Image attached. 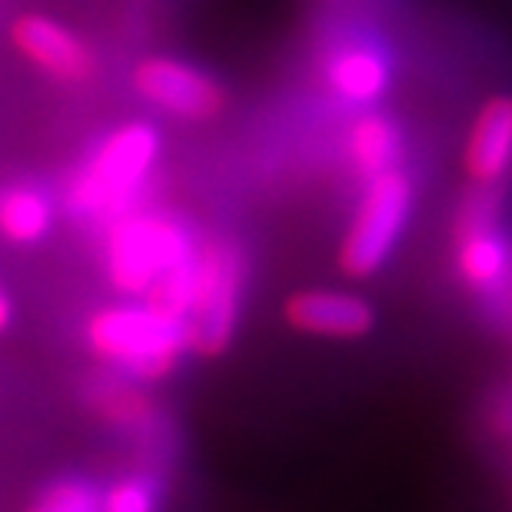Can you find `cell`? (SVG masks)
Segmentation results:
<instances>
[{"mask_svg":"<svg viewBox=\"0 0 512 512\" xmlns=\"http://www.w3.org/2000/svg\"><path fill=\"white\" fill-rule=\"evenodd\" d=\"M10 320H14V300H10V293L0 286V336L10 330Z\"/></svg>","mask_w":512,"mask_h":512,"instance_id":"e0dca14e","label":"cell"},{"mask_svg":"<svg viewBox=\"0 0 512 512\" xmlns=\"http://www.w3.org/2000/svg\"><path fill=\"white\" fill-rule=\"evenodd\" d=\"M84 346L127 380H163L190 353L187 320L143 300L97 306L84 320Z\"/></svg>","mask_w":512,"mask_h":512,"instance_id":"7a4b0ae2","label":"cell"},{"mask_svg":"<svg viewBox=\"0 0 512 512\" xmlns=\"http://www.w3.org/2000/svg\"><path fill=\"white\" fill-rule=\"evenodd\" d=\"M456 273L473 293H493L512 273V243L496 217L493 190H476L456 213L453 227Z\"/></svg>","mask_w":512,"mask_h":512,"instance_id":"8992f818","label":"cell"},{"mask_svg":"<svg viewBox=\"0 0 512 512\" xmlns=\"http://www.w3.org/2000/svg\"><path fill=\"white\" fill-rule=\"evenodd\" d=\"M466 180L496 190L512 177V94H493L476 110L463 147Z\"/></svg>","mask_w":512,"mask_h":512,"instance_id":"30bf717a","label":"cell"},{"mask_svg":"<svg viewBox=\"0 0 512 512\" xmlns=\"http://www.w3.org/2000/svg\"><path fill=\"white\" fill-rule=\"evenodd\" d=\"M157 486L147 476H124L100 493V512H157Z\"/></svg>","mask_w":512,"mask_h":512,"instance_id":"2e32d148","label":"cell"},{"mask_svg":"<svg viewBox=\"0 0 512 512\" xmlns=\"http://www.w3.org/2000/svg\"><path fill=\"white\" fill-rule=\"evenodd\" d=\"M243 283L247 260L240 243L223 237L203 240L193 256V300L187 313L190 353L213 360L230 350L243 313Z\"/></svg>","mask_w":512,"mask_h":512,"instance_id":"277c9868","label":"cell"},{"mask_svg":"<svg viewBox=\"0 0 512 512\" xmlns=\"http://www.w3.org/2000/svg\"><path fill=\"white\" fill-rule=\"evenodd\" d=\"M197 247L190 227L173 213L130 207L104 223L100 256L110 290L127 300H143L163 273L193 260Z\"/></svg>","mask_w":512,"mask_h":512,"instance_id":"3957f363","label":"cell"},{"mask_svg":"<svg viewBox=\"0 0 512 512\" xmlns=\"http://www.w3.org/2000/svg\"><path fill=\"white\" fill-rule=\"evenodd\" d=\"M130 84L143 104L187 124L217 120L227 107V94L210 74L177 57H143L130 74Z\"/></svg>","mask_w":512,"mask_h":512,"instance_id":"52a82bcc","label":"cell"},{"mask_svg":"<svg viewBox=\"0 0 512 512\" xmlns=\"http://www.w3.org/2000/svg\"><path fill=\"white\" fill-rule=\"evenodd\" d=\"M10 44L27 64L60 84H84L94 77V54L74 30L47 14H20L10 24Z\"/></svg>","mask_w":512,"mask_h":512,"instance_id":"ba28073f","label":"cell"},{"mask_svg":"<svg viewBox=\"0 0 512 512\" xmlns=\"http://www.w3.org/2000/svg\"><path fill=\"white\" fill-rule=\"evenodd\" d=\"M90 403H94L97 413L114 426L130 429L147 419V399L127 383H100L94 393H90Z\"/></svg>","mask_w":512,"mask_h":512,"instance_id":"5bb4252c","label":"cell"},{"mask_svg":"<svg viewBox=\"0 0 512 512\" xmlns=\"http://www.w3.org/2000/svg\"><path fill=\"white\" fill-rule=\"evenodd\" d=\"M160 147V130L150 120H127L110 130L67 180V217L77 223H110L117 213L137 207Z\"/></svg>","mask_w":512,"mask_h":512,"instance_id":"6da1fadb","label":"cell"},{"mask_svg":"<svg viewBox=\"0 0 512 512\" xmlns=\"http://www.w3.org/2000/svg\"><path fill=\"white\" fill-rule=\"evenodd\" d=\"M24 512H100V493L87 479H57Z\"/></svg>","mask_w":512,"mask_h":512,"instance_id":"9a60e30c","label":"cell"},{"mask_svg":"<svg viewBox=\"0 0 512 512\" xmlns=\"http://www.w3.org/2000/svg\"><path fill=\"white\" fill-rule=\"evenodd\" d=\"M406 153L403 127L383 110L366 107L346 130V157L363 180L380 177L386 170H396Z\"/></svg>","mask_w":512,"mask_h":512,"instance_id":"7c38bea8","label":"cell"},{"mask_svg":"<svg viewBox=\"0 0 512 512\" xmlns=\"http://www.w3.org/2000/svg\"><path fill=\"white\" fill-rule=\"evenodd\" d=\"M413 213V183L403 170H386L366 180V190L346 227L336 263L350 280H370L393 256Z\"/></svg>","mask_w":512,"mask_h":512,"instance_id":"5b68a950","label":"cell"},{"mask_svg":"<svg viewBox=\"0 0 512 512\" xmlns=\"http://www.w3.org/2000/svg\"><path fill=\"white\" fill-rule=\"evenodd\" d=\"M57 223L54 197L37 183H10L0 190V240L10 247H37Z\"/></svg>","mask_w":512,"mask_h":512,"instance_id":"4fadbf2b","label":"cell"},{"mask_svg":"<svg viewBox=\"0 0 512 512\" xmlns=\"http://www.w3.org/2000/svg\"><path fill=\"white\" fill-rule=\"evenodd\" d=\"M326 87L353 107H373L393 84V67L383 50L370 44H346L326 60Z\"/></svg>","mask_w":512,"mask_h":512,"instance_id":"8fae6325","label":"cell"},{"mask_svg":"<svg viewBox=\"0 0 512 512\" xmlns=\"http://www.w3.org/2000/svg\"><path fill=\"white\" fill-rule=\"evenodd\" d=\"M283 320L293 333L313 340H363L376 330V310L346 290H296L286 296Z\"/></svg>","mask_w":512,"mask_h":512,"instance_id":"9c48e42d","label":"cell"}]
</instances>
